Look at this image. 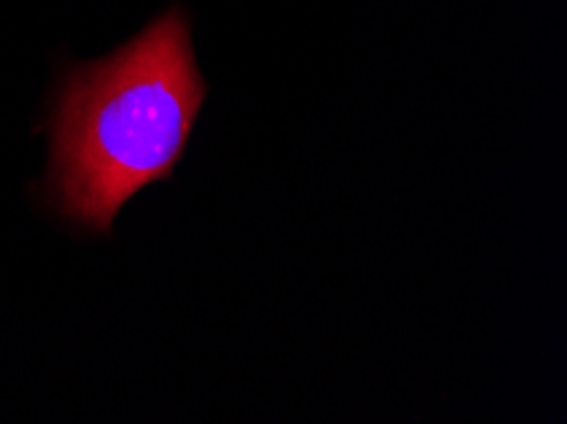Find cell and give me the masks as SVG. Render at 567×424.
I'll return each mask as SVG.
<instances>
[{"label":"cell","mask_w":567,"mask_h":424,"mask_svg":"<svg viewBox=\"0 0 567 424\" xmlns=\"http://www.w3.org/2000/svg\"><path fill=\"white\" fill-rule=\"evenodd\" d=\"M206 86L182 11L163 13L113 56L69 72L51 120V201L82 227L110 231L145 186L186 151Z\"/></svg>","instance_id":"1"}]
</instances>
